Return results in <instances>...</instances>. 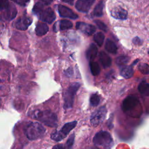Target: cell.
<instances>
[{"instance_id": "6da1fadb", "label": "cell", "mask_w": 149, "mask_h": 149, "mask_svg": "<svg viewBox=\"0 0 149 149\" xmlns=\"http://www.w3.org/2000/svg\"><path fill=\"white\" fill-rule=\"evenodd\" d=\"M28 115L33 119L42 122L47 126L54 127L58 125L57 115L49 110L36 109L29 112Z\"/></svg>"}, {"instance_id": "7a4b0ae2", "label": "cell", "mask_w": 149, "mask_h": 149, "mask_svg": "<svg viewBox=\"0 0 149 149\" xmlns=\"http://www.w3.org/2000/svg\"><path fill=\"white\" fill-rule=\"evenodd\" d=\"M140 106L139 99L134 95H129L126 97L122 102V109L127 115L132 116L139 117V115L136 111L141 112L138 108Z\"/></svg>"}, {"instance_id": "3957f363", "label": "cell", "mask_w": 149, "mask_h": 149, "mask_svg": "<svg viewBox=\"0 0 149 149\" xmlns=\"http://www.w3.org/2000/svg\"><path fill=\"white\" fill-rule=\"evenodd\" d=\"M45 127L37 122H30L24 127V133L29 140H35L42 137L45 133Z\"/></svg>"}, {"instance_id": "277c9868", "label": "cell", "mask_w": 149, "mask_h": 149, "mask_svg": "<svg viewBox=\"0 0 149 149\" xmlns=\"http://www.w3.org/2000/svg\"><path fill=\"white\" fill-rule=\"evenodd\" d=\"M33 12L40 20L48 23H52L56 18L54 11L50 8H44V5L41 2H37L34 5Z\"/></svg>"}, {"instance_id": "5b68a950", "label": "cell", "mask_w": 149, "mask_h": 149, "mask_svg": "<svg viewBox=\"0 0 149 149\" xmlns=\"http://www.w3.org/2000/svg\"><path fill=\"white\" fill-rule=\"evenodd\" d=\"M93 142L95 146H101L105 149H110L113 144V141L111 134L104 130L97 132L93 139Z\"/></svg>"}, {"instance_id": "8992f818", "label": "cell", "mask_w": 149, "mask_h": 149, "mask_svg": "<svg viewBox=\"0 0 149 149\" xmlns=\"http://www.w3.org/2000/svg\"><path fill=\"white\" fill-rule=\"evenodd\" d=\"M77 121L73 120L70 122L65 123L59 130H55L51 134V139L56 142L60 141L64 139L77 125Z\"/></svg>"}, {"instance_id": "52a82bcc", "label": "cell", "mask_w": 149, "mask_h": 149, "mask_svg": "<svg viewBox=\"0 0 149 149\" xmlns=\"http://www.w3.org/2000/svg\"><path fill=\"white\" fill-rule=\"evenodd\" d=\"M80 86V83H73L71 84L65 91L63 97V108L65 109H70L73 107L74 96Z\"/></svg>"}, {"instance_id": "ba28073f", "label": "cell", "mask_w": 149, "mask_h": 149, "mask_svg": "<svg viewBox=\"0 0 149 149\" xmlns=\"http://www.w3.org/2000/svg\"><path fill=\"white\" fill-rule=\"evenodd\" d=\"M107 113V109L105 106H102L94 112L90 116V123L96 127L100 125L105 120Z\"/></svg>"}, {"instance_id": "9c48e42d", "label": "cell", "mask_w": 149, "mask_h": 149, "mask_svg": "<svg viewBox=\"0 0 149 149\" xmlns=\"http://www.w3.org/2000/svg\"><path fill=\"white\" fill-rule=\"evenodd\" d=\"M95 0H77L75 7L77 10L81 12L87 13L94 3Z\"/></svg>"}, {"instance_id": "30bf717a", "label": "cell", "mask_w": 149, "mask_h": 149, "mask_svg": "<svg viewBox=\"0 0 149 149\" xmlns=\"http://www.w3.org/2000/svg\"><path fill=\"white\" fill-rule=\"evenodd\" d=\"M58 10L59 15L62 17H66L72 19H76L78 18V15L74 13L70 8L62 5H59Z\"/></svg>"}, {"instance_id": "8fae6325", "label": "cell", "mask_w": 149, "mask_h": 149, "mask_svg": "<svg viewBox=\"0 0 149 149\" xmlns=\"http://www.w3.org/2000/svg\"><path fill=\"white\" fill-rule=\"evenodd\" d=\"M76 27L78 30L88 36L92 35L95 31L94 26L81 22H77L76 24Z\"/></svg>"}, {"instance_id": "7c38bea8", "label": "cell", "mask_w": 149, "mask_h": 149, "mask_svg": "<svg viewBox=\"0 0 149 149\" xmlns=\"http://www.w3.org/2000/svg\"><path fill=\"white\" fill-rule=\"evenodd\" d=\"M32 20L30 17L23 16L19 18L15 23V27L20 30H26L31 24Z\"/></svg>"}, {"instance_id": "4fadbf2b", "label": "cell", "mask_w": 149, "mask_h": 149, "mask_svg": "<svg viewBox=\"0 0 149 149\" xmlns=\"http://www.w3.org/2000/svg\"><path fill=\"white\" fill-rule=\"evenodd\" d=\"M17 14V10L15 6L9 4V5L4 9L3 17L8 20L14 19Z\"/></svg>"}, {"instance_id": "5bb4252c", "label": "cell", "mask_w": 149, "mask_h": 149, "mask_svg": "<svg viewBox=\"0 0 149 149\" xmlns=\"http://www.w3.org/2000/svg\"><path fill=\"white\" fill-rule=\"evenodd\" d=\"M111 15L113 17L120 19V20H125L127 19V12L126 10L122 8H116L113 9L111 11Z\"/></svg>"}, {"instance_id": "9a60e30c", "label": "cell", "mask_w": 149, "mask_h": 149, "mask_svg": "<svg viewBox=\"0 0 149 149\" xmlns=\"http://www.w3.org/2000/svg\"><path fill=\"white\" fill-rule=\"evenodd\" d=\"M100 61L104 68H108L111 65V59L110 56L104 51H101L99 55Z\"/></svg>"}, {"instance_id": "2e32d148", "label": "cell", "mask_w": 149, "mask_h": 149, "mask_svg": "<svg viewBox=\"0 0 149 149\" xmlns=\"http://www.w3.org/2000/svg\"><path fill=\"white\" fill-rule=\"evenodd\" d=\"M98 49L97 46L94 44H91L87 51L86 57L90 61H92L96 57Z\"/></svg>"}, {"instance_id": "e0dca14e", "label": "cell", "mask_w": 149, "mask_h": 149, "mask_svg": "<svg viewBox=\"0 0 149 149\" xmlns=\"http://www.w3.org/2000/svg\"><path fill=\"white\" fill-rule=\"evenodd\" d=\"M48 29L49 28L47 24L42 22H38L36 26V33L39 36H44L48 32Z\"/></svg>"}, {"instance_id": "ac0fdd59", "label": "cell", "mask_w": 149, "mask_h": 149, "mask_svg": "<svg viewBox=\"0 0 149 149\" xmlns=\"http://www.w3.org/2000/svg\"><path fill=\"white\" fill-rule=\"evenodd\" d=\"M133 74V69L132 66H125L121 69L120 75L125 79H129Z\"/></svg>"}, {"instance_id": "d6986e66", "label": "cell", "mask_w": 149, "mask_h": 149, "mask_svg": "<svg viewBox=\"0 0 149 149\" xmlns=\"http://www.w3.org/2000/svg\"><path fill=\"white\" fill-rule=\"evenodd\" d=\"M138 90L141 94L149 96V84L145 81H141L138 86Z\"/></svg>"}, {"instance_id": "ffe728a7", "label": "cell", "mask_w": 149, "mask_h": 149, "mask_svg": "<svg viewBox=\"0 0 149 149\" xmlns=\"http://www.w3.org/2000/svg\"><path fill=\"white\" fill-rule=\"evenodd\" d=\"M106 50L111 54H116L117 52V47L115 45V44L111 40L107 39L105 42V45Z\"/></svg>"}, {"instance_id": "44dd1931", "label": "cell", "mask_w": 149, "mask_h": 149, "mask_svg": "<svg viewBox=\"0 0 149 149\" xmlns=\"http://www.w3.org/2000/svg\"><path fill=\"white\" fill-rule=\"evenodd\" d=\"M104 6V3L102 1H100V2L95 6L93 10V15L96 17H101L103 15V8Z\"/></svg>"}, {"instance_id": "7402d4cb", "label": "cell", "mask_w": 149, "mask_h": 149, "mask_svg": "<svg viewBox=\"0 0 149 149\" xmlns=\"http://www.w3.org/2000/svg\"><path fill=\"white\" fill-rule=\"evenodd\" d=\"M91 72L93 76H97L100 72V68L96 62L90 61L89 63Z\"/></svg>"}, {"instance_id": "603a6c76", "label": "cell", "mask_w": 149, "mask_h": 149, "mask_svg": "<svg viewBox=\"0 0 149 149\" xmlns=\"http://www.w3.org/2000/svg\"><path fill=\"white\" fill-rule=\"evenodd\" d=\"M105 36L102 32H98L94 36V40L98 46H101L104 42Z\"/></svg>"}, {"instance_id": "cb8c5ba5", "label": "cell", "mask_w": 149, "mask_h": 149, "mask_svg": "<svg viewBox=\"0 0 149 149\" xmlns=\"http://www.w3.org/2000/svg\"><path fill=\"white\" fill-rule=\"evenodd\" d=\"M73 26L72 23L68 20H62L60 21L59 29L61 30H64L71 29Z\"/></svg>"}, {"instance_id": "d4e9b609", "label": "cell", "mask_w": 149, "mask_h": 149, "mask_svg": "<svg viewBox=\"0 0 149 149\" xmlns=\"http://www.w3.org/2000/svg\"><path fill=\"white\" fill-rule=\"evenodd\" d=\"M100 102V97L97 94H93L90 98V104L92 107H97Z\"/></svg>"}, {"instance_id": "484cf974", "label": "cell", "mask_w": 149, "mask_h": 149, "mask_svg": "<svg viewBox=\"0 0 149 149\" xmlns=\"http://www.w3.org/2000/svg\"><path fill=\"white\" fill-rule=\"evenodd\" d=\"M129 61V58L126 56H120L116 59V63L119 66L125 65Z\"/></svg>"}, {"instance_id": "4316f807", "label": "cell", "mask_w": 149, "mask_h": 149, "mask_svg": "<svg viewBox=\"0 0 149 149\" xmlns=\"http://www.w3.org/2000/svg\"><path fill=\"white\" fill-rule=\"evenodd\" d=\"M139 70L144 74H149V65L146 63H141L139 66Z\"/></svg>"}, {"instance_id": "83f0119b", "label": "cell", "mask_w": 149, "mask_h": 149, "mask_svg": "<svg viewBox=\"0 0 149 149\" xmlns=\"http://www.w3.org/2000/svg\"><path fill=\"white\" fill-rule=\"evenodd\" d=\"M94 22L96 24V25L97 26V27L100 30H103L104 31H107V27L106 24L104 22H101L100 20H95Z\"/></svg>"}, {"instance_id": "f1b7e54d", "label": "cell", "mask_w": 149, "mask_h": 149, "mask_svg": "<svg viewBox=\"0 0 149 149\" xmlns=\"http://www.w3.org/2000/svg\"><path fill=\"white\" fill-rule=\"evenodd\" d=\"M74 133H72L71 134V136L69 137V139H68L66 143V147L69 148H70L74 143Z\"/></svg>"}, {"instance_id": "f546056e", "label": "cell", "mask_w": 149, "mask_h": 149, "mask_svg": "<svg viewBox=\"0 0 149 149\" xmlns=\"http://www.w3.org/2000/svg\"><path fill=\"white\" fill-rule=\"evenodd\" d=\"M11 1L22 6H26L30 2V0H11Z\"/></svg>"}, {"instance_id": "4dcf8cb0", "label": "cell", "mask_w": 149, "mask_h": 149, "mask_svg": "<svg viewBox=\"0 0 149 149\" xmlns=\"http://www.w3.org/2000/svg\"><path fill=\"white\" fill-rule=\"evenodd\" d=\"M9 5L8 0H1V8L2 10L4 9Z\"/></svg>"}, {"instance_id": "1f68e13d", "label": "cell", "mask_w": 149, "mask_h": 149, "mask_svg": "<svg viewBox=\"0 0 149 149\" xmlns=\"http://www.w3.org/2000/svg\"><path fill=\"white\" fill-rule=\"evenodd\" d=\"M133 42L134 44H139V45H140L141 44V42H142V41H141V39L140 38H139V37H135V38H134L133 39Z\"/></svg>"}, {"instance_id": "d6a6232c", "label": "cell", "mask_w": 149, "mask_h": 149, "mask_svg": "<svg viewBox=\"0 0 149 149\" xmlns=\"http://www.w3.org/2000/svg\"><path fill=\"white\" fill-rule=\"evenodd\" d=\"M52 149H65V147L62 144H59L55 145L52 147Z\"/></svg>"}, {"instance_id": "836d02e7", "label": "cell", "mask_w": 149, "mask_h": 149, "mask_svg": "<svg viewBox=\"0 0 149 149\" xmlns=\"http://www.w3.org/2000/svg\"><path fill=\"white\" fill-rule=\"evenodd\" d=\"M40 1H41L42 2V3H44L45 5H48L52 3L53 0H40Z\"/></svg>"}, {"instance_id": "e575fe53", "label": "cell", "mask_w": 149, "mask_h": 149, "mask_svg": "<svg viewBox=\"0 0 149 149\" xmlns=\"http://www.w3.org/2000/svg\"><path fill=\"white\" fill-rule=\"evenodd\" d=\"M62 1L65 2V3H69V4H70V5H72L73 4V2L74 1V0H61Z\"/></svg>"}, {"instance_id": "d590c367", "label": "cell", "mask_w": 149, "mask_h": 149, "mask_svg": "<svg viewBox=\"0 0 149 149\" xmlns=\"http://www.w3.org/2000/svg\"><path fill=\"white\" fill-rule=\"evenodd\" d=\"M148 54H149V51H148Z\"/></svg>"}, {"instance_id": "8d00e7d4", "label": "cell", "mask_w": 149, "mask_h": 149, "mask_svg": "<svg viewBox=\"0 0 149 149\" xmlns=\"http://www.w3.org/2000/svg\"><path fill=\"white\" fill-rule=\"evenodd\" d=\"M96 149H97V148H96Z\"/></svg>"}]
</instances>
